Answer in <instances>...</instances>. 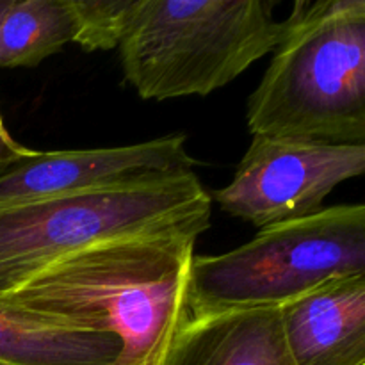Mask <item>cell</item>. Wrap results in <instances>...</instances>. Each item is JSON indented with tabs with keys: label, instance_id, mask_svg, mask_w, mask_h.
<instances>
[{
	"label": "cell",
	"instance_id": "1",
	"mask_svg": "<svg viewBox=\"0 0 365 365\" xmlns=\"http://www.w3.org/2000/svg\"><path fill=\"white\" fill-rule=\"evenodd\" d=\"M187 234L100 242L46 264L4 292L50 323L120 341L118 365H148L189 317L195 245Z\"/></svg>",
	"mask_w": 365,
	"mask_h": 365
},
{
	"label": "cell",
	"instance_id": "2",
	"mask_svg": "<svg viewBox=\"0 0 365 365\" xmlns=\"http://www.w3.org/2000/svg\"><path fill=\"white\" fill-rule=\"evenodd\" d=\"M248 98L252 135L365 145V0H298Z\"/></svg>",
	"mask_w": 365,
	"mask_h": 365
},
{
	"label": "cell",
	"instance_id": "3",
	"mask_svg": "<svg viewBox=\"0 0 365 365\" xmlns=\"http://www.w3.org/2000/svg\"><path fill=\"white\" fill-rule=\"evenodd\" d=\"M271 0H139L120 43L125 81L145 100L207 96L277 48Z\"/></svg>",
	"mask_w": 365,
	"mask_h": 365
},
{
	"label": "cell",
	"instance_id": "4",
	"mask_svg": "<svg viewBox=\"0 0 365 365\" xmlns=\"http://www.w3.org/2000/svg\"><path fill=\"white\" fill-rule=\"evenodd\" d=\"M212 196L195 171L0 210V294L46 264L114 239L210 227Z\"/></svg>",
	"mask_w": 365,
	"mask_h": 365
},
{
	"label": "cell",
	"instance_id": "5",
	"mask_svg": "<svg viewBox=\"0 0 365 365\" xmlns=\"http://www.w3.org/2000/svg\"><path fill=\"white\" fill-rule=\"evenodd\" d=\"M356 274H365V207L334 205L260 228L232 252L192 257L189 316L282 309Z\"/></svg>",
	"mask_w": 365,
	"mask_h": 365
},
{
	"label": "cell",
	"instance_id": "6",
	"mask_svg": "<svg viewBox=\"0 0 365 365\" xmlns=\"http://www.w3.org/2000/svg\"><path fill=\"white\" fill-rule=\"evenodd\" d=\"M365 171V145L253 135L234 178L214 192L221 209L260 228L310 216L327 196Z\"/></svg>",
	"mask_w": 365,
	"mask_h": 365
},
{
	"label": "cell",
	"instance_id": "7",
	"mask_svg": "<svg viewBox=\"0 0 365 365\" xmlns=\"http://www.w3.org/2000/svg\"><path fill=\"white\" fill-rule=\"evenodd\" d=\"M184 134L116 148L36 152L0 163V210L195 171Z\"/></svg>",
	"mask_w": 365,
	"mask_h": 365
},
{
	"label": "cell",
	"instance_id": "8",
	"mask_svg": "<svg viewBox=\"0 0 365 365\" xmlns=\"http://www.w3.org/2000/svg\"><path fill=\"white\" fill-rule=\"evenodd\" d=\"M278 316L292 365H365V274L328 282Z\"/></svg>",
	"mask_w": 365,
	"mask_h": 365
},
{
	"label": "cell",
	"instance_id": "9",
	"mask_svg": "<svg viewBox=\"0 0 365 365\" xmlns=\"http://www.w3.org/2000/svg\"><path fill=\"white\" fill-rule=\"evenodd\" d=\"M150 365H292L278 309L189 316Z\"/></svg>",
	"mask_w": 365,
	"mask_h": 365
},
{
	"label": "cell",
	"instance_id": "10",
	"mask_svg": "<svg viewBox=\"0 0 365 365\" xmlns=\"http://www.w3.org/2000/svg\"><path fill=\"white\" fill-rule=\"evenodd\" d=\"M113 335L50 323L0 296V365H118Z\"/></svg>",
	"mask_w": 365,
	"mask_h": 365
},
{
	"label": "cell",
	"instance_id": "11",
	"mask_svg": "<svg viewBox=\"0 0 365 365\" xmlns=\"http://www.w3.org/2000/svg\"><path fill=\"white\" fill-rule=\"evenodd\" d=\"M75 38L70 0H13L0 24V68H34Z\"/></svg>",
	"mask_w": 365,
	"mask_h": 365
},
{
	"label": "cell",
	"instance_id": "12",
	"mask_svg": "<svg viewBox=\"0 0 365 365\" xmlns=\"http://www.w3.org/2000/svg\"><path fill=\"white\" fill-rule=\"evenodd\" d=\"M139 0H70L75 38L86 52L120 46Z\"/></svg>",
	"mask_w": 365,
	"mask_h": 365
},
{
	"label": "cell",
	"instance_id": "13",
	"mask_svg": "<svg viewBox=\"0 0 365 365\" xmlns=\"http://www.w3.org/2000/svg\"><path fill=\"white\" fill-rule=\"evenodd\" d=\"M31 148H27V146L21 145V143H18L16 139L11 135L9 128H7L6 121H4L2 118V113H0V163L24 155Z\"/></svg>",
	"mask_w": 365,
	"mask_h": 365
},
{
	"label": "cell",
	"instance_id": "14",
	"mask_svg": "<svg viewBox=\"0 0 365 365\" xmlns=\"http://www.w3.org/2000/svg\"><path fill=\"white\" fill-rule=\"evenodd\" d=\"M11 2H13V0H0V24H2L4 14L7 13V9H9Z\"/></svg>",
	"mask_w": 365,
	"mask_h": 365
},
{
	"label": "cell",
	"instance_id": "15",
	"mask_svg": "<svg viewBox=\"0 0 365 365\" xmlns=\"http://www.w3.org/2000/svg\"><path fill=\"white\" fill-rule=\"evenodd\" d=\"M150 364H152V362H150ZM150 364H148V365H150Z\"/></svg>",
	"mask_w": 365,
	"mask_h": 365
}]
</instances>
